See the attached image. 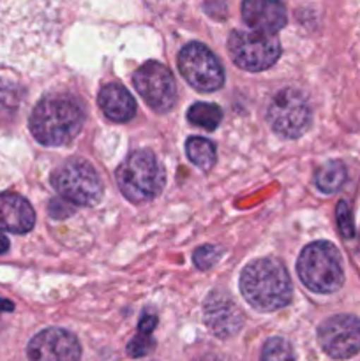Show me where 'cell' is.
Instances as JSON below:
<instances>
[{"label": "cell", "instance_id": "cell-24", "mask_svg": "<svg viewBox=\"0 0 360 361\" xmlns=\"http://www.w3.org/2000/svg\"><path fill=\"white\" fill-rule=\"evenodd\" d=\"M339 222V231L342 233L344 238H352L353 236V222H352V214H349V208L346 204V201H339L337 204V214H335Z\"/></svg>", "mask_w": 360, "mask_h": 361}, {"label": "cell", "instance_id": "cell-2", "mask_svg": "<svg viewBox=\"0 0 360 361\" xmlns=\"http://www.w3.org/2000/svg\"><path fill=\"white\" fill-rule=\"evenodd\" d=\"M83 106L73 95H44L32 109L28 127L44 147H62L73 141L83 126Z\"/></svg>", "mask_w": 360, "mask_h": 361}, {"label": "cell", "instance_id": "cell-17", "mask_svg": "<svg viewBox=\"0 0 360 361\" xmlns=\"http://www.w3.org/2000/svg\"><path fill=\"white\" fill-rule=\"evenodd\" d=\"M186 152L189 161L200 169H210L215 164V147L210 140L201 136H191L186 141Z\"/></svg>", "mask_w": 360, "mask_h": 361}, {"label": "cell", "instance_id": "cell-23", "mask_svg": "<svg viewBox=\"0 0 360 361\" xmlns=\"http://www.w3.org/2000/svg\"><path fill=\"white\" fill-rule=\"evenodd\" d=\"M154 348V341H152L150 334H143V331H138L136 337L129 342L127 345V353H129L133 358H140V356L148 355Z\"/></svg>", "mask_w": 360, "mask_h": 361}, {"label": "cell", "instance_id": "cell-27", "mask_svg": "<svg viewBox=\"0 0 360 361\" xmlns=\"http://www.w3.org/2000/svg\"><path fill=\"white\" fill-rule=\"evenodd\" d=\"M7 249H9V240H7L4 235H0V254L6 252Z\"/></svg>", "mask_w": 360, "mask_h": 361}, {"label": "cell", "instance_id": "cell-4", "mask_svg": "<svg viewBox=\"0 0 360 361\" xmlns=\"http://www.w3.org/2000/svg\"><path fill=\"white\" fill-rule=\"evenodd\" d=\"M166 173L152 152H131L116 169V185L131 203H147L164 189Z\"/></svg>", "mask_w": 360, "mask_h": 361}, {"label": "cell", "instance_id": "cell-21", "mask_svg": "<svg viewBox=\"0 0 360 361\" xmlns=\"http://www.w3.org/2000/svg\"><path fill=\"white\" fill-rule=\"evenodd\" d=\"M21 90L13 83H0V116L9 115L20 106Z\"/></svg>", "mask_w": 360, "mask_h": 361}, {"label": "cell", "instance_id": "cell-14", "mask_svg": "<svg viewBox=\"0 0 360 361\" xmlns=\"http://www.w3.org/2000/svg\"><path fill=\"white\" fill-rule=\"evenodd\" d=\"M242 18L253 30L274 35L286 25L288 14L281 0H244Z\"/></svg>", "mask_w": 360, "mask_h": 361}, {"label": "cell", "instance_id": "cell-18", "mask_svg": "<svg viewBox=\"0 0 360 361\" xmlns=\"http://www.w3.org/2000/svg\"><path fill=\"white\" fill-rule=\"evenodd\" d=\"M346 176H348V171L344 164L339 161H330L316 171V187L325 194L337 192L344 185Z\"/></svg>", "mask_w": 360, "mask_h": 361}, {"label": "cell", "instance_id": "cell-20", "mask_svg": "<svg viewBox=\"0 0 360 361\" xmlns=\"http://www.w3.org/2000/svg\"><path fill=\"white\" fill-rule=\"evenodd\" d=\"M261 361H295V356H293L292 345L284 338L272 337L263 345Z\"/></svg>", "mask_w": 360, "mask_h": 361}, {"label": "cell", "instance_id": "cell-3", "mask_svg": "<svg viewBox=\"0 0 360 361\" xmlns=\"http://www.w3.org/2000/svg\"><path fill=\"white\" fill-rule=\"evenodd\" d=\"M240 293L260 312H274L292 302L293 288L284 264L272 257H263L242 270Z\"/></svg>", "mask_w": 360, "mask_h": 361}, {"label": "cell", "instance_id": "cell-26", "mask_svg": "<svg viewBox=\"0 0 360 361\" xmlns=\"http://www.w3.org/2000/svg\"><path fill=\"white\" fill-rule=\"evenodd\" d=\"M13 309H14L13 303L7 302V300L0 298V314H2V312H11V310H13Z\"/></svg>", "mask_w": 360, "mask_h": 361}, {"label": "cell", "instance_id": "cell-25", "mask_svg": "<svg viewBox=\"0 0 360 361\" xmlns=\"http://www.w3.org/2000/svg\"><path fill=\"white\" fill-rule=\"evenodd\" d=\"M157 324V317L155 316H145L143 319L140 321V326H138V331H143V334H152Z\"/></svg>", "mask_w": 360, "mask_h": 361}, {"label": "cell", "instance_id": "cell-10", "mask_svg": "<svg viewBox=\"0 0 360 361\" xmlns=\"http://www.w3.org/2000/svg\"><path fill=\"white\" fill-rule=\"evenodd\" d=\"M134 88L152 109L166 113L176 102V83L172 71L161 62H147L134 73Z\"/></svg>", "mask_w": 360, "mask_h": 361}, {"label": "cell", "instance_id": "cell-22", "mask_svg": "<svg viewBox=\"0 0 360 361\" xmlns=\"http://www.w3.org/2000/svg\"><path fill=\"white\" fill-rule=\"evenodd\" d=\"M222 256V249L217 245H203L194 252L193 261L200 270H208V268L214 267Z\"/></svg>", "mask_w": 360, "mask_h": 361}, {"label": "cell", "instance_id": "cell-16", "mask_svg": "<svg viewBox=\"0 0 360 361\" xmlns=\"http://www.w3.org/2000/svg\"><path fill=\"white\" fill-rule=\"evenodd\" d=\"M99 108L113 122L126 123L136 115V101L126 87L119 83H108L99 92Z\"/></svg>", "mask_w": 360, "mask_h": 361}, {"label": "cell", "instance_id": "cell-12", "mask_svg": "<svg viewBox=\"0 0 360 361\" xmlns=\"http://www.w3.org/2000/svg\"><path fill=\"white\" fill-rule=\"evenodd\" d=\"M27 353L30 361H80L81 348L71 331L48 328L28 342Z\"/></svg>", "mask_w": 360, "mask_h": 361}, {"label": "cell", "instance_id": "cell-19", "mask_svg": "<svg viewBox=\"0 0 360 361\" xmlns=\"http://www.w3.org/2000/svg\"><path fill=\"white\" fill-rule=\"evenodd\" d=\"M187 120L193 126L201 127L205 130H214L222 120V111L217 104H210V102H196L187 111Z\"/></svg>", "mask_w": 360, "mask_h": 361}, {"label": "cell", "instance_id": "cell-1", "mask_svg": "<svg viewBox=\"0 0 360 361\" xmlns=\"http://www.w3.org/2000/svg\"><path fill=\"white\" fill-rule=\"evenodd\" d=\"M80 0H0V63L35 73L59 53Z\"/></svg>", "mask_w": 360, "mask_h": 361}, {"label": "cell", "instance_id": "cell-11", "mask_svg": "<svg viewBox=\"0 0 360 361\" xmlns=\"http://www.w3.org/2000/svg\"><path fill=\"white\" fill-rule=\"evenodd\" d=\"M318 341L330 358H352L360 351V319L349 314L328 317L318 330Z\"/></svg>", "mask_w": 360, "mask_h": 361}, {"label": "cell", "instance_id": "cell-6", "mask_svg": "<svg viewBox=\"0 0 360 361\" xmlns=\"http://www.w3.org/2000/svg\"><path fill=\"white\" fill-rule=\"evenodd\" d=\"M52 183L64 200L78 207H95L104 192L97 171L81 159H71L59 166L53 171Z\"/></svg>", "mask_w": 360, "mask_h": 361}, {"label": "cell", "instance_id": "cell-13", "mask_svg": "<svg viewBox=\"0 0 360 361\" xmlns=\"http://www.w3.org/2000/svg\"><path fill=\"white\" fill-rule=\"evenodd\" d=\"M205 324L219 338L239 334L244 326V314L224 291H212L203 303Z\"/></svg>", "mask_w": 360, "mask_h": 361}, {"label": "cell", "instance_id": "cell-9", "mask_svg": "<svg viewBox=\"0 0 360 361\" xmlns=\"http://www.w3.org/2000/svg\"><path fill=\"white\" fill-rule=\"evenodd\" d=\"M184 80L200 92H215L224 83V69L217 56L201 42H189L179 53Z\"/></svg>", "mask_w": 360, "mask_h": 361}, {"label": "cell", "instance_id": "cell-5", "mask_svg": "<svg viewBox=\"0 0 360 361\" xmlns=\"http://www.w3.org/2000/svg\"><path fill=\"white\" fill-rule=\"evenodd\" d=\"M300 281L313 293H335L342 286V259L337 247L330 242H313L300 252L296 261Z\"/></svg>", "mask_w": 360, "mask_h": 361}, {"label": "cell", "instance_id": "cell-15", "mask_svg": "<svg viewBox=\"0 0 360 361\" xmlns=\"http://www.w3.org/2000/svg\"><path fill=\"white\" fill-rule=\"evenodd\" d=\"M35 224L32 204L20 194H0V231L25 235Z\"/></svg>", "mask_w": 360, "mask_h": 361}, {"label": "cell", "instance_id": "cell-8", "mask_svg": "<svg viewBox=\"0 0 360 361\" xmlns=\"http://www.w3.org/2000/svg\"><path fill=\"white\" fill-rule=\"evenodd\" d=\"M228 49L233 63L251 73L268 69L277 62L281 55V44L277 39L256 30H233L228 39Z\"/></svg>", "mask_w": 360, "mask_h": 361}, {"label": "cell", "instance_id": "cell-7", "mask_svg": "<svg viewBox=\"0 0 360 361\" xmlns=\"http://www.w3.org/2000/svg\"><path fill=\"white\" fill-rule=\"evenodd\" d=\"M267 122L275 134L288 140L300 137L311 126V108L296 88H282L267 106Z\"/></svg>", "mask_w": 360, "mask_h": 361}]
</instances>
